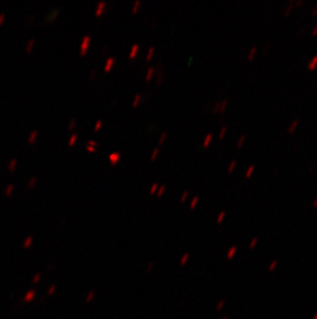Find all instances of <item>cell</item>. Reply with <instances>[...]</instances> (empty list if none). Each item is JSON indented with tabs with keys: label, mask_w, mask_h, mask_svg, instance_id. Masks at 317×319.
I'll list each match as a JSON object with an SVG mask.
<instances>
[{
	"label": "cell",
	"mask_w": 317,
	"mask_h": 319,
	"mask_svg": "<svg viewBox=\"0 0 317 319\" xmlns=\"http://www.w3.org/2000/svg\"><path fill=\"white\" fill-rule=\"evenodd\" d=\"M90 44H91V36L90 35H86L83 38V41H81V44H80V56H86L88 50H89L90 48Z\"/></svg>",
	"instance_id": "obj_1"
},
{
	"label": "cell",
	"mask_w": 317,
	"mask_h": 319,
	"mask_svg": "<svg viewBox=\"0 0 317 319\" xmlns=\"http://www.w3.org/2000/svg\"><path fill=\"white\" fill-rule=\"evenodd\" d=\"M121 153H118V152H115V153H111V154H110L109 156H108V159H109L110 164H111L112 166L117 165V163L121 160Z\"/></svg>",
	"instance_id": "obj_2"
},
{
	"label": "cell",
	"mask_w": 317,
	"mask_h": 319,
	"mask_svg": "<svg viewBox=\"0 0 317 319\" xmlns=\"http://www.w3.org/2000/svg\"><path fill=\"white\" fill-rule=\"evenodd\" d=\"M105 8H106V2H104V1L99 2L98 5H97V8H96L95 15L97 17H101L102 13H103L104 10H105Z\"/></svg>",
	"instance_id": "obj_3"
},
{
	"label": "cell",
	"mask_w": 317,
	"mask_h": 319,
	"mask_svg": "<svg viewBox=\"0 0 317 319\" xmlns=\"http://www.w3.org/2000/svg\"><path fill=\"white\" fill-rule=\"evenodd\" d=\"M299 123H300L299 119L293 120V122H291L289 125H288V127H287V132H288V133H293V132L296 130V128H298Z\"/></svg>",
	"instance_id": "obj_4"
},
{
	"label": "cell",
	"mask_w": 317,
	"mask_h": 319,
	"mask_svg": "<svg viewBox=\"0 0 317 319\" xmlns=\"http://www.w3.org/2000/svg\"><path fill=\"white\" fill-rule=\"evenodd\" d=\"M114 63H115V59L113 57H110V58L107 59L106 64H105V66H104V71L105 72L110 71V69L112 68V66L114 65Z\"/></svg>",
	"instance_id": "obj_5"
},
{
	"label": "cell",
	"mask_w": 317,
	"mask_h": 319,
	"mask_svg": "<svg viewBox=\"0 0 317 319\" xmlns=\"http://www.w3.org/2000/svg\"><path fill=\"white\" fill-rule=\"evenodd\" d=\"M317 66V55H315L314 57L311 58V60L308 62L307 64V68L309 70H314Z\"/></svg>",
	"instance_id": "obj_6"
},
{
	"label": "cell",
	"mask_w": 317,
	"mask_h": 319,
	"mask_svg": "<svg viewBox=\"0 0 317 319\" xmlns=\"http://www.w3.org/2000/svg\"><path fill=\"white\" fill-rule=\"evenodd\" d=\"M138 51H139V44H133V47L131 49V52H130V55H129V58L130 59H134L136 57V55H137Z\"/></svg>",
	"instance_id": "obj_7"
},
{
	"label": "cell",
	"mask_w": 317,
	"mask_h": 319,
	"mask_svg": "<svg viewBox=\"0 0 317 319\" xmlns=\"http://www.w3.org/2000/svg\"><path fill=\"white\" fill-rule=\"evenodd\" d=\"M256 51H257L256 46H252L250 48V50H249L248 53H247V59L249 61H251L254 58V56H255V54H256Z\"/></svg>",
	"instance_id": "obj_8"
},
{
	"label": "cell",
	"mask_w": 317,
	"mask_h": 319,
	"mask_svg": "<svg viewBox=\"0 0 317 319\" xmlns=\"http://www.w3.org/2000/svg\"><path fill=\"white\" fill-rule=\"evenodd\" d=\"M212 139H213V134L212 133H208L207 135H206L205 139H204V142H203V148H208Z\"/></svg>",
	"instance_id": "obj_9"
},
{
	"label": "cell",
	"mask_w": 317,
	"mask_h": 319,
	"mask_svg": "<svg viewBox=\"0 0 317 319\" xmlns=\"http://www.w3.org/2000/svg\"><path fill=\"white\" fill-rule=\"evenodd\" d=\"M293 4H294V1H293V0H290V1L288 2L287 6H286V8H285V10H284V16H285V17H288V16L290 15L291 10H293Z\"/></svg>",
	"instance_id": "obj_10"
},
{
	"label": "cell",
	"mask_w": 317,
	"mask_h": 319,
	"mask_svg": "<svg viewBox=\"0 0 317 319\" xmlns=\"http://www.w3.org/2000/svg\"><path fill=\"white\" fill-rule=\"evenodd\" d=\"M155 73V67H149V69L147 70V73H146V77H145V81L146 82H149L151 81V79L152 77V75Z\"/></svg>",
	"instance_id": "obj_11"
},
{
	"label": "cell",
	"mask_w": 317,
	"mask_h": 319,
	"mask_svg": "<svg viewBox=\"0 0 317 319\" xmlns=\"http://www.w3.org/2000/svg\"><path fill=\"white\" fill-rule=\"evenodd\" d=\"M254 168H255V166H254V164L249 165V166H248V168H247V171H246V173H245V177H246V178H250V177H251V175L253 174Z\"/></svg>",
	"instance_id": "obj_12"
},
{
	"label": "cell",
	"mask_w": 317,
	"mask_h": 319,
	"mask_svg": "<svg viewBox=\"0 0 317 319\" xmlns=\"http://www.w3.org/2000/svg\"><path fill=\"white\" fill-rule=\"evenodd\" d=\"M245 140H246V135H244V134L241 135V136L239 137V140H238V142H237V148H241Z\"/></svg>",
	"instance_id": "obj_13"
},
{
	"label": "cell",
	"mask_w": 317,
	"mask_h": 319,
	"mask_svg": "<svg viewBox=\"0 0 317 319\" xmlns=\"http://www.w3.org/2000/svg\"><path fill=\"white\" fill-rule=\"evenodd\" d=\"M76 140H77V134H76V133H75V134H72L71 137H70V140H69V142H68V146H69V147H72V146L76 143Z\"/></svg>",
	"instance_id": "obj_14"
},
{
	"label": "cell",
	"mask_w": 317,
	"mask_h": 319,
	"mask_svg": "<svg viewBox=\"0 0 317 319\" xmlns=\"http://www.w3.org/2000/svg\"><path fill=\"white\" fill-rule=\"evenodd\" d=\"M140 99H141V94H136V96L134 97V101H133V103H132L133 108H136V106H138V103H139Z\"/></svg>",
	"instance_id": "obj_15"
},
{
	"label": "cell",
	"mask_w": 317,
	"mask_h": 319,
	"mask_svg": "<svg viewBox=\"0 0 317 319\" xmlns=\"http://www.w3.org/2000/svg\"><path fill=\"white\" fill-rule=\"evenodd\" d=\"M236 165H237V160H233V161H232V162L230 163L229 167H228V173L231 174L232 171H233L234 169H235V167H236Z\"/></svg>",
	"instance_id": "obj_16"
},
{
	"label": "cell",
	"mask_w": 317,
	"mask_h": 319,
	"mask_svg": "<svg viewBox=\"0 0 317 319\" xmlns=\"http://www.w3.org/2000/svg\"><path fill=\"white\" fill-rule=\"evenodd\" d=\"M226 104H228V99H223V101H222V102H220L219 113H225L226 108Z\"/></svg>",
	"instance_id": "obj_17"
},
{
	"label": "cell",
	"mask_w": 317,
	"mask_h": 319,
	"mask_svg": "<svg viewBox=\"0 0 317 319\" xmlns=\"http://www.w3.org/2000/svg\"><path fill=\"white\" fill-rule=\"evenodd\" d=\"M226 129H228V128H226V126H222V129H220V131H219V134H218V139H219V140H222V139H223V136L226 135Z\"/></svg>",
	"instance_id": "obj_18"
},
{
	"label": "cell",
	"mask_w": 317,
	"mask_h": 319,
	"mask_svg": "<svg viewBox=\"0 0 317 319\" xmlns=\"http://www.w3.org/2000/svg\"><path fill=\"white\" fill-rule=\"evenodd\" d=\"M154 52H155V48H154V47H151V48H149V51H148V53H147V55H146V61H149V60H151V56H152V54H154Z\"/></svg>",
	"instance_id": "obj_19"
},
{
	"label": "cell",
	"mask_w": 317,
	"mask_h": 319,
	"mask_svg": "<svg viewBox=\"0 0 317 319\" xmlns=\"http://www.w3.org/2000/svg\"><path fill=\"white\" fill-rule=\"evenodd\" d=\"M36 136H37V131H32V133H31L30 137H29V143H34L36 140Z\"/></svg>",
	"instance_id": "obj_20"
},
{
	"label": "cell",
	"mask_w": 317,
	"mask_h": 319,
	"mask_svg": "<svg viewBox=\"0 0 317 319\" xmlns=\"http://www.w3.org/2000/svg\"><path fill=\"white\" fill-rule=\"evenodd\" d=\"M166 137H167V132L165 131V132H163V133H162V135H161V137H160V140H158V145H162V144H163L164 142H165Z\"/></svg>",
	"instance_id": "obj_21"
},
{
	"label": "cell",
	"mask_w": 317,
	"mask_h": 319,
	"mask_svg": "<svg viewBox=\"0 0 317 319\" xmlns=\"http://www.w3.org/2000/svg\"><path fill=\"white\" fill-rule=\"evenodd\" d=\"M166 190V186H161V187L160 188H158V197H161V196H162L163 195V193H164V191H165Z\"/></svg>",
	"instance_id": "obj_22"
},
{
	"label": "cell",
	"mask_w": 317,
	"mask_h": 319,
	"mask_svg": "<svg viewBox=\"0 0 317 319\" xmlns=\"http://www.w3.org/2000/svg\"><path fill=\"white\" fill-rule=\"evenodd\" d=\"M158 152H160V150H158V148H155V150H154V152H152V154H151V160H152V161H154V160L155 159V158H157V156H158Z\"/></svg>",
	"instance_id": "obj_23"
},
{
	"label": "cell",
	"mask_w": 317,
	"mask_h": 319,
	"mask_svg": "<svg viewBox=\"0 0 317 319\" xmlns=\"http://www.w3.org/2000/svg\"><path fill=\"white\" fill-rule=\"evenodd\" d=\"M158 183H155V184L151 186V191H149V193H151V194H154V193L155 192V191L158 190Z\"/></svg>",
	"instance_id": "obj_24"
},
{
	"label": "cell",
	"mask_w": 317,
	"mask_h": 319,
	"mask_svg": "<svg viewBox=\"0 0 317 319\" xmlns=\"http://www.w3.org/2000/svg\"><path fill=\"white\" fill-rule=\"evenodd\" d=\"M139 5H140V1H136V2H135L134 7H133V10H132V13H137V10H138V7H139Z\"/></svg>",
	"instance_id": "obj_25"
},
{
	"label": "cell",
	"mask_w": 317,
	"mask_h": 319,
	"mask_svg": "<svg viewBox=\"0 0 317 319\" xmlns=\"http://www.w3.org/2000/svg\"><path fill=\"white\" fill-rule=\"evenodd\" d=\"M198 200H199V197H198V196H195L194 199H192V204H191V209H194V208H195V206L197 205Z\"/></svg>",
	"instance_id": "obj_26"
},
{
	"label": "cell",
	"mask_w": 317,
	"mask_h": 319,
	"mask_svg": "<svg viewBox=\"0 0 317 319\" xmlns=\"http://www.w3.org/2000/svg\"><path fill=\"white\" fill-rule=\"evenodd\" d=\"M75 124H76V120H75V119H73V120L71 121V122H70L69 126H68V130H72V129L74 128Z\"/></svg>",
	"instance_id": "obj_27"
},
{
	"label": "cell",
	"mask_w": 317,
	"mask_h": 319,
	"mask_svg": "<svg viewBox=\"0 0 317 319\" xmlns=\"http://www.w3.org/2000/svg\"><path fill=\"white\" fill-rule=\"evenodd\" d=\"M101 127H102V121H98V122L96 123L95 127H94V130H95V131H98L99 129L101 128Z\"/></svg>",
	"instance_id": "obj_28"
},
{
	"label": "cell",
	"mask_w": 317,
	"mask_h": 319,
	"mask_svg": "<svg viewBox=\"0 0 317 319\" xmlns=\"http://www.w3.org/2000/svg\"><path fill=\"white\" fill-rule=\"evenodd\" d=\"M188 191H185V192H183L182 195H181L180 202H185V200L186 197H188Z\"/></svg>",
	"instance_id": "obj_29"
},
{
	"label": "cell",
	"mask_w": 317,
	"mask_h": 319,
	"mask_svg": "<svg viewBox=\"0 0 317 319\" xmlns=\"http://www.w3.org/2000/svg\"><path fill=\"white\" fill-rule=\"evenodd\" d=\"M36 181H37L36 180V178H32V179L30 180V183H29V185H28L29 186V188H32L33 186L36 184Z\"/></svg>",
	"instance_id": "obj_30"
},
{
	"label": "cell",
	"mask_w": 317,
	"mask_h": 319,
	"mask_svg": "<svg viewBox=\"0 0 317 319\" xmlns=\"http://www.w3.org/2000/svg\"><path fill=\"white\" fill-rule=\"evenodd\" d=\"M219 109H220V102H217V103L214 106L213 112H214V113H219Z\"/></svg>",
	"instance_id": "obj_31"
},
{
	"label": "cell",
	"mask_w": 317,
	"mask_h": 319,
	"mask_svg": "<svg viewBox=\"0 0 317 319\" xmlns=\"http://www.w3.org/2000/svg\"><path fill=\"white\" fill-rule=\"evenodd\" d=\"M86 149H87V151H89V152H96V151H97V149H96V148H94V147H91L89 145H87Z\"/></svg>",
	"instance_id": "obj_32"
},
{
	"label": "cell",
	"mask_w": 317,
	"mask_h": 319,
	"mask_svg": "<svg viewBox=\"0 0 317 319\" xmlns=\"http://www.w3.org/2000/svg\"><path fill=\"white\" fill-rule=\"evenodd\" d=\"M311 34H312V35H316L317 34V23L314 25V27L312 28V30H311Z\"/></svg>",
	"instance_id": "obj_33"
},
{
	"label": "cell",
	"mask_w": 317,
	"mask_h": 319,
	"mask_svg": "<svg viewBox=\"0 0 317 319\" xmlns=\"http://www.w3.org/2000/svg\"><path fill=\"white\" fill-rule=\"evenodd\" d=\"M311 15H312L313 17H315L317 15V4L315 5V6H313L312 12H311Z\"/></svg>",
	"instance_id": "obj_34"
},
{
	"label": "cell",
	"mask_w": 317,
	"mask_h": 319,
	"mask_svg": "<svg viewBox=\"0 0 317 319\" xmlns=\"http://www.w3.org/2000/svg\"><path fill=\"white\" fill-rule=\"evenodd\" d=\"M88 145L91 146V147H94V148H96V147L98 146V144L95 143V142H93V140H88Z\"/></svg>",
	"instance_id": "obj_35"
},
{
	"label": "cell",
	"mask_w": 317,
	"mask_h": 319,
	"mask_svg": "<svg viewBox=\"0 0 317 319\" xmlns=\"http://www.w3.org/2000/svg\"><path fill=\"white\" fill-rule=\"evenodd\" d=\"M33 44H34V40H33V39H31L30 42H29V44H28V47H27V52H29V51L31 50V48H32Z\"/></svg>",
	"instance_id": "obj_36"
},
{
	"label": "cell",
	"mask_w": 317,
	"mask_h": 319,
	"mask_svg": "<svg viewBox=\"0 0 317 319\" xmlns=\"http://www.w3.org/2000/svg\"><path fill=\"white\" fill-rule=\"evenodd\" d=\"M95 75H96V70H93V71H92V72H91V77H90V79H91V80H93V79H94V77H95Z\"/></svg>",
	"instance_id": "obj_37"
},
{
	"label": "cell",
	"mask_w": 317,
	"mask_h": 319,
	"mask_svg": "<svg viewBox=\"0 0 317 319\" xmlns=\"http://www.w3.org/2000/svg\"><path fill=\"white\" fill-rule=\"evenodd\" d=\"M302 3H303V1H302V0H298V1H296V6H301V5H302Z\"/></svg>",
	"instance_id": "obj_38"
},
{
	"label": "cell",
	"mask_w": 317,
	"mask_h": 319,
	"mask_svg": "<svg viewBox=\"0 0 317 319\" xmlns=\"http://www.w3.org/2000/svg\"><path fill=\"white\" fill-rule=\"evenodd\" d=\"M269 47H270V42H268V44H267V46H266V48H265V51H264V54H266V53H267V51H268V49H269Z\"/></svg>",
	"instance_id": "obj_39"
},
{
	"label": "cell",
	"mask_w": 317,
	"mask_h": 319,
	"mask_svg": "<svg viewBox=\"0 0 317 319\" xmlns=\"http://www.w3.org/2000/svg\"><path fill=\"white\" fill-rule=\"evenodd\" d=\"M16 162H17V161H16V160H13V162H11V163H10V166H9V167H10V169H13V167H15V164H16Z\"/></svg>",
	"instance_id": "obj_40"
},
{
	"label": "cell",
	"mask_w": 317,
	"mask_h": 319,
	"mask_svg": "<svg viewBox=\"0 0 317 319\" xmlns=\"http://www.w3.org/2000/svg\"><path fill=\"white\" fill-rule=\"evenodd\" d=\"M223 217H225V213H223V212H222V213H220V215H219L218 221H220V220H222V219L223 218Z\"/></svg>",
	"instance_id": "obj_41"
},
{
	"label": "cell",
	"mask_w": 317,
	"mask_h": 319,
	"mask_svg": "<svg viewBox=\"0 0 317 319\" xmlns=\"http://www.w3.org/2000/svg\"><path fill=\"white\" fill-rule=\"evenodd\" d=\"M313 207H317V197L314 199V202H313Z\"/></svg>",
	"instance_id": "obj_42"
}]
</instances>
